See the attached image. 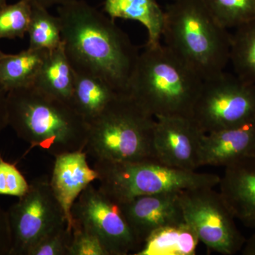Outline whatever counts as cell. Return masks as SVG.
Here are the masks:
<instances>
[{
	"label": "cell",
	"mask_w": 255,
	"mask_h": 255,
	"mask_svg": "<svg viewBox=\"0 0 255 255\" xmlns=\"http://www.w3.org/2000/svg\"><path fill=\"white\" fill-rule=\"evenodd\" d=\"M58 11L64 50L73 70L126 93L140 53L127 33L84 0L61 5Z\"/></svg>",
	"instance_id": "6da1fadb"
},
{
	"label": "cell",
	"mask_w": 255,
	"mask_h": 255,
	"mask_svg": "<svg viewBox=\"0 0 255 255\" xmlns=\"http://www.w3.org/2000/svg\"><path fill=\"white\" fill-rule=\"evenodd\" d=\"M8 124L32 147L56 157L85 150L88 124L70 104L33 85L7 93Z\"/></svg>",
	"instance_id": "7a4b0ae2"
},
{
	"label": "cell",
	"mask_w": 255,
	"mask_h": 255,
	"mask_svg": "<svg viewBox=\"0 0 255 255\" xmlns=\"http://www.w3.org/2000/svg\"><path fill=\"white\" fill-rule=\"evenodd\" d=\"M202 83V79L165 45L146 44L125 94L155 118L191 117Z\"/></svg>",
	"instance_id": "3957f363"
},
{
	"label": "cell",
	"mask_w": 255,
	"mask_h": 255,
	"mask_svg": "<svg viewBox=\"0 0 255 255\" xmlns=\"http://www.w3.org/2000/svg\"><path fill=\"white\" fill-rule=\"evenodd\" d=\"M164 45L203 80L224 72L231 35L202 0H172L164 10Z\"/></svg>",
	"instance_id": "277c9868"
},
{
	"label": "cell",
	"mask_w": 255,
	"mask_h": 255,
	"mask_svg": "<svg viewBox=\"0 0 255 255\" xmlns=\"http://www.w3.org/2000/svg\"><path fill=\"white\" fill-rule=\"evenodd\" d=\"M155 117L130 96L119 93L98 117L87 124V155L94 161L112 163L155 159Z\"/></svg>",
	"instance_id": "5b68a950"
},
{
	"label": "cell",
	"mask_w": 255,
	"mask_h": 255,
	"mask_svg": "<svg viewBox=\"0 0 255 255\" xmlns=\"http://www.w3.org/2000/svg\"><path fill=\"white\" fill-rule=\"evenodd\" d=\"M93 167L99 174V189L118 204L147 194L214 188L221 179L217 174L174 168L155 159L127 163L94 161Z\"/></svg>",
	"instance_id": "8992f818"
},
{
	"label": "cell",
	"mask_w": 255,
	"mask_h": 255,
	"mask_svg": "<svg viewBox=\"0 0 255 255\" xmlns=\"http://www.w3.org/2000/svg\"><path fill=\"white\" fill-rule=\"evenodd\" d=\"M191 119L204 133L255 119V85L225 71L203 80Z\"/></svg>",
	"instance_id": "52a82bcc"
},
{
	"label": "cell",
	"mask_w": 255,
	"mask_h": 255,
	"mask_svg": "<svg viewBox=\"0 0 255 255\" xmlns=\"http://www.w3.org/2000/svg\"><path fill=\"white\" fill-rule=\"evenodd\" d=\"M186 222L209 251L224 255L241 252L246 239L236 226V218L214 187L181 191Z\"/></svg>",
	"instance_id": "ba28073f"
},
{
	"label": "cell",
	"mask_w": 255,
	"mask_h": 255,
	"mask_svg": "<svg viewBox=\"0 0 255 255\" xmlns=\"http://www.w3.org/2000/svg\"><path fill=\"white\" fill-rule=\"evenodd\" d=\"M11 255H27L42 238L66 227L65 213L47 179H35L27 192L7 211Z\"/></svg>",
	"instance_id": "9c48e42d"
},
{
	"label": "cell",
	"mask_w": 255,
	"mask_h": 255,
	"mask_svg": "<svg viewBox=\"0 0 255 255\" xmlns=\"http://www.w3.org/2000/svg\"><path fill=\"white\" fill-rule=\"evenodd\" d=\"M71 214L73 226L98 238L109 255H135L141 248L118 203L92 184L75 201Z\"/></svg>",
	"instance_id": "30bf717a"
},
{
	"label": "cell",
	"mask_w": 255,
	"mask_h": 255,
	"mask_svg": "<svg viewBox=\"0 0 255 255\" xmlns=\"http://www.w3.org/2000/svg\"><path fill=\"white\" fill-rule=\"evenodd\" d=\"M154 155L161 163L184 170L195 171L199 166V151L204 132L191 117L155 118Z\"/></svg>",
	"instance_id": "8fae6325"
},
{
	"label": "cell",
	"mask_w": 255,
	"mask_h": 255,
	"mask_svg": "<svg viewBox=\"0 0 255 255\" xmlns=\"http://www.w3.org/2000/svg\"><path fill=\"white\" fill-rule=\"evenodd\" d=\"M180 193L171 191L147 194L119 204L141 246L156 230L185 221Z\"/></svg>",
	"instance_id": "7c38bea8"
},
{
	"label": "cell",
	"mask_w": 255,
	"mask_h": 255,
	"mask_svg": "<svg viewBox=\"0 0 255 255\" xmlns=\"http://www.w3.org/2000/svg\"><path fill=\"white\" fill-rule=\"evenodd\" d=\"M87 156L85 150L57 155L49 180L52 190L63 208L70 231L73 227L71 212L74 204L82 191L98 180V172L89 165Z\"/></svg>",
	"instance_id": "4fadbf2b"
},
{
	"label": "cell",
	"mask_w": 255,
	"mask_h": 255,
	"mask_svg": "<svg viewBox=\"0 0 255 255\" xmlns=\"http://www.w3.org/2000/svg\"><path fill=\"white\" fill-rule=\"evenodd\" d=\"M255 154V119L203 135L199 166L226 167Z\"/></svg>",
	"instance_id": "5bb4252c"
},
{
	"label": "cell",
	"mask_w": 255,
	"mask_h": 255,
	"mask_svg": "<svg viewBox=\"0 0 255 255\" xmlns=\"http://www.w3.org/2000/svg\"><path fill=\"white\" fill-rule=\"evenodd\" d=\"M218 186L236 219L255 230V154L225 167Z\"/></svg>",
	"instance_id": "9a60e30c"
},
{
	"label": "cell",
	"mask_w": 255,
	"mask_h": 255,
	"mask_svg": "<svg viewBox=\"0 0 255 255\" xmlns=\"http://www.w3.org/2000/svg\"><path fill=\"white\" fill-rule=\"evenodd\" d=\"M74 76L73 67L62 43L58 48L48 52L33 86L50 97L72 105Z\"/></svg>",
	"instance_id": "2e32d148"
},
{
	"label": "cell",
	"mask_w": 255,
	"mask_h": 255,
	"mask_svg": "<svg viewBox=\"0 0 255 255\" xmlns=\"http://www.w3.org/2000/svg\"><path fill=\"white\" fill-rule=\"evenodd\" d=\"M104 9L112 19L137 21L147 32V45L160 43L164 23V10L157 0H105Z\"/></svg>",
	"instance_id": "e0dca14e"
},
{
	"label": "cell",
	"mask_w": 255,
	"mask_h": 255,
	"mask_svg": "<svg viewBox=\"0 0 255 255\" xmlns=\"http://www.w3.org/2000/svg\"><path fill=\"white\" fill-rule=\"evenodd\" d=\"M72 105L87 124L117 97L119 92L105 80L74 70Z\"/></svg>",
	"instance_id": "ac0fdd59"
},
{
	"label": "cell",
	"mask_w": 255,
	"mask_h": 255,
	"mask_svg": "<svg viewBox=\"0 0 255 255\" xmlns=\"http://www.w3.org/2000/svg\"><path fill=\"white\" fill-rule=\"evenodd\" d=\"M199 239L186 221L156 230L135 255H195Z\"/></svg>",
	"instance_id": "d6986e66"
},
{
	"label": "cell",
	"mask_w": 255,
	"mask_h": 255,
	"mask_svg": "<svg viewBox=\"0 0 255 255\" xmlns=\"http://www.w3.org/2000/svg\"><path fill=\"white\" fill-rule=\"evenodd\" d=\"M48 52L28 48L5 55L0 58V85L7 92L33 85Z\"/></svg>",
	"instance_id": "ffe728a7"
},
{
	"label": "cell",
	"mask_w": 255,
	"mask_h": 255,
	"mask_svg": "<svg viewBox=\"0 0 255 255\" xmlns=\"http://www.w3.org/2000/svg\"><path fill=\"white\" fill-rule=\"evenodd\" d=\"M236 29L231 35L230 62L238 77L255 85V18Z\"/></svg>",
	"instance_id": "44dd1931"
},
{
	"label": "cell",
	"mask_w": 255,
	"mask_h": 255,
	"mask_svg": "<svg viewBox=\"0 0 255 255\" xmlns=\"http://www.w3.org/2000/svg\"><path fill=\"white\" fill-rule=\"evenodd\" d=\"M31 16L28 26V48L50 51L61 46V26L59 18L50 14L40 5H31Z\"/></svg>",
	"instance_id": "7402d4cb"
},
{
	"label": "cell",
	"mask_w": 255,
	"mask_h": 255,
	"mask_svg": "<svg viewBox=\"0 0 255 255\" xmlns=\"http://www.w3.org/2000/svg\"><path fill=\"white\" fill-rule=\"evenodd\" d=\"M226 28H237L255 18V0H202Z\"/></svg>",
	"instance_id": "603a6c76"
},
{
	"label": "cell",
	"mask_w": 255,
	"mask_h": 255,
	"mask_svg": "<svg viewBox=\"0 0 255 255\" xmlns=\"http://www.w3.org/2000/svg\"><path fill=\"white\" fill-rule=\"evenodd\" d=\"M32 6L24 0L6 4L0 9V39L23 38L27 33Z\"/></svg>",
	"instance_id": "cb8c5ba5"
},
{
	"label": "cell",
	"mask_w": 255,
	"mask_h": 255,
	"mask_svg": "<svg viewBox=\"0 0 255 255\" xmlns=\"http://www.w3.org/2000/svg\"><path fill=\"white\" fill-rule=\"evenodd\" d=\"M29 185L16 164L6 162L0 155V195L18 199L27 192Z\"/></svg>",
	"instance_id": "d4e9b609"
},
{
	"label": "cell",
	"mask_w": 255,
	"mask_h": 255,
	"mask_svg": "<svg viewBox=\"0 0 255 255\" xmlns=\"http://www.w3.org/2000/svg\"><path fill=\"white\" fill-rule=\"evenodd\" d=\"M72 231L64 227L50 233L36 243L27 255H68Z\"/></svg>",
	"instance_id": "484cf974"
},
{
	"label": "cell",
	"mask_w": 255,
	"mask_h": 255,
	"mask_svg": "<svg viewBox=\"0 0 255 255\" xmlns=\"http://www.w3.org/2000/svg\"><path fill=\"white\" fill-rule=\"evenodd\" d=\"M68 255H109V253L98 238L75 225L72 228Z\"/></svg>",
	"instance_id": "4316f807"
},
{
	"label": "cell",
	"mask_w": 255,
	"mask_h": 255,
	"mask_svg": "<svg viewBox=\"0 0 255 255\" xmlns=\"http://www.w3.org/2000/svg\"><path fill=\"white\" fill-rule=\"evenodd\" d=\"M11 235L7 211L0 206V255H11Z\"/></svg>",
	"instance_id": "83f0119b"
},
{
	"label": "cell",
	"mask_w": 255,
	"mask_h": 255,
	"mask_svg": "<svg viewBox=\"0 0 255 255\" xmlns=\"http://www.w3.org/2000/svg\"><path fill=\"white\" fill-rule=\"evenodd\" d=\"M8 92L0 85V133L8 127L7 111Z\"/></svg>",
	"instance_id": "f1b7e54d"
},
{
	"label": "cell",
	"mask_w": 255,
	"mask_h": 255,
	"mask_svg": "<svg viewBox=\"0 0 255 255\" xmlns=\"http://www.w3.org/2000/svg\"><path fill=\"white\" fill-rule=\"evenodd\" d=\"M24 1H27L31 5H40V6L48 9V8L54 6V5H58L59 6L61 5L68 4V3L73 1L74 0H24Z\"/></svg>",
	"instance_id": "f546056e"
},
{
	"label": "cell",
	"mask_w": 255,
	"mask_h": 255,
	"mask_svg": "<svg viewBox=\"0 0 255 255\" xmlns=\"http://www.w3.org/2000/svg\"><path fill=\"white\" fill-rule=\"evenodd\" d=\"M241 253L243 255H255V233L246 240Z\"/></svg>",
	"instance_id": "4dcf8cb0"
},
{
	"label": "cell",
	"mask_w": 255,
	"mask_h": 255,
	"mask_svg": "<svg viewBox=\"0 0 255 255\" xmlns=\"http://www.w3.org/2000/svg\"><path fill=\"white\" fill-rule=\"evenodd\" d=\"M6 4H7V3H6V0H0V9H1V8L4 7Z\"/></svg>",
	"instance_id": "1f68e13d"
},
{
	"label": "cell",
	"mask_w": 255,
	"mask_h": 255,
	"mask_svg": "<svg viewBox=\"0 0 255 255\" xmlns=\"http://www.w3.org/2000/svg\"><path fill=\"white\" fill-rule=\"evenodd\" d=\"M6 54V53H4V52L1 51V50H0V58H2V57L4 56V55Z\"/></svg>",
	"instance_id": "d6a6232c"
},
{
	"label": "cell",
	"mask_w": 255,
	"mask_h": 255,
	"mask_svg": "<svg viewBox=\"0 0 255 255\" xmlns=\"http://www.w3.org/2000/svg\"><path fill=\"white\" fill-rule=\"evenodd\" d=\"M171 1H172V0H171Z\"/></svg>",
	"instance_id": "836d02e7"
}]
</instances>
